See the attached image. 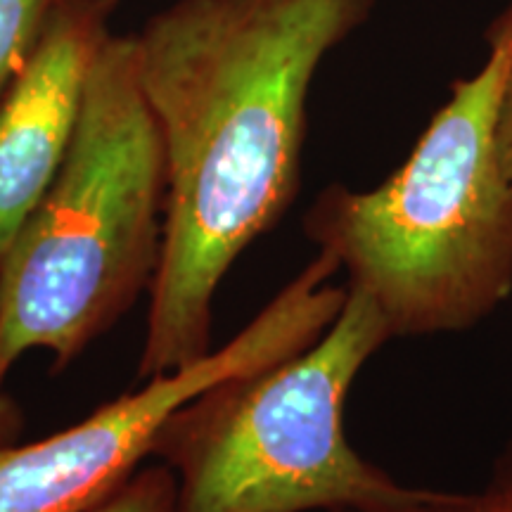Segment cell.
I'll list each match as a JSON object with an SVG mask.
<instances>
[{"mask_svg":"<svg viewBox=\"0 0 512 512\" xmlns=\"http://www.w3.org/2000/svg\"><path fill=\"white\" fill-rule=\"evenodd\" d=\"M24 427H27V418H24L19 401L0 389V451L17 444Z\"/></svg>","mask_w":512,"mask_h":512,"instance_id":"obj_11","label":"cell"},{"mask_svg":"<svg viewBox=\"0 0 512 512\" xmlns=\"http://www.w3.org/2000/svg\"><path fill=\"white\" fill-rule=\"evenodd\" d=\"M325 512H510L505 505L491 496L489 491L479 494H453V491H434L425 501L399 505V508H377V510H325Z\"/></svg>","mask_w":512,"mask_h":512,"instance_id":"obj_9","label":"cell"},{"mask_svg":"<svg viewBox=\"0 0 512 512\" xmlns=\"http://www.w3.org/2000/svg\"><path fill=\"white\" fill-rule=\"evenodd\" d=\"M337 264L316 254L233 339L150 377L72 427L0 451V512H88L155 453L159 432L211 384L309 347L342 311Z\"/></svg>","mask_w":512,"mask_h":512,"instance_id":"obj_5","label":"cell"},{"mask_svg":"<svg viewBox=\"0 0 512 512\" xmlns=\"http://www.w3.org/2000/svg\"><path fill=\"white\" fill-rule=\"evenodd\" d=\"M57 0H0V100L27 64Z\"/></svg>","mask_w":512,"mask_h":512,"instance_id":"obj_7","label":"cell"},{"mask_svg":"<svg viewBox=\"0 0 512 512\" xmlns=\"http://www.w3.org/2000/svg\"><path fill=\"white\" fill-rule=\"evenodd\" d=\"M484 491H489L491 496H496L498 501L512 512V439L501 451V456L496 458L494 470H491V479Z\"/></svg>","mask_w":512,"mask_h":512,"instance_id":"obj_12","label":"cell"},{"mask_svg":"<svg viewBox=\"0 0 512 512\" xmlns=\"http://www.w3.org/2000/svg\"><path fill=\"white\" fill-rule=\"evenodd\" d=\"M496 140H498V150H501L503 166L512 181V62H510L508 76H505V83H503L501 107H498Z\"/></svg>","mask_w":512,"mask_h":512,"instance_id":"obj_10","label":"cell"},{"mask_svg":"<svg viewBox=\"0 0 512 512\" xmlns=\"http://www.w3.org/2000/svg\"><path fill=\"white\" fill-rule=\"evenodd\" d=\"M377 3L174 0L133 34L166 174L138 382L214 349L223 278L297 200L313 79Z\"/></svg>","mask_w":512,"mask_h":512,"instance_id":"obj_1","label":"cell"},{"mask_svg":"<svg viewBox=\"0 0 512 512\" xmlns=\"http://www.w3.org/2000/svg\"><path fill=\"white\" fill-rule=\"evenodd\" d=\"M119 3L57 0L0 100V259L60 174Z\"/></svg>","mask_w":512,"mask_h":512,"instance_id":"obj_6","label":"cell"},{"mask_svg":"<svg viewBox=\"0 0 512 512\" xmlns=\"http://www.w3.org/2000/svg\"><path fill=\"white\" fill-rule=\"evenodd\" d=\"M387 325L347 290L309 347L230 375L166 420L152 460L176 475L174 512L377 510L425 501L351 446L347 401L384 344Z\"/></svg>","mask_w":512,"mask_h":512,"instance_id":"obj_4","label":"cell"},{"mask_svg":"<svg viewBox=\"0 0 512 512\" xmlns=\"http://www.w3.org/2000/svg\"><path fill=\"white\" fill-rule=\"evenodd\" d=\"M164 150L133 34H112L88 76L60 174L0 259V389L29 351L57 370L107 335L162 259Z\"/></svg>","mask_w":512,"mask_h":512,"instance_id":"obj_3","label":"cell"},{"mask_svg":"<svg viewBox=\"0 0 512 512\" xmlns=\"http://www.w3.org/2000/svg\"><path fill=\"white\" fill-rule=\"evenodd\" d=\"M510 62L512 3L406 162L370 190L332 183L306 209L304 235L392 339L470 330L512 294V181L496 140Z\"/></svg>","mask_w":512,"mask_h":512,"instance_id":"obj_2","label":"cell"},{"mask_svg":"<svg viewBox=\"0 0 512 512\" xmlns=\"http://www.w3.org/2000/svg\"><path fill=\"white\" fill-rule=\"evenodd\" d=\"M176 475L159 460L138 467L88 512H174Z\"/></svg>","mask_w":512,"mask_h":512,"instance_id":"obj_8","label":"cell"}]
</instances>
